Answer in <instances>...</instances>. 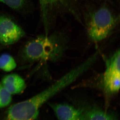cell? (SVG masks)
I'll list each match as a JSON object with an SVG mask.
<instances>
[{
  "mask_svg": "<svg viewBox=\"0 0 120 120\" xmlns=\"http://www.w3.org/2000/svg\"><path fill=\"white\" fill-rule=\"evenodd\" d=\"M59 35L40 36L28 42L24 47V56L31 61L55 60L61 55L64 49L62 38Z\"/></svg>",
  "mask_w": 120,
  "mask_h": 120,
  "instance_id": "cell-1",
  "label": "cell"
},
{
  "mask_svg": "<svg viewBox=\"0 0 120 120\" xmlns=\"http://www.w3.org/2000/svg\"><path fill=\"white\" fill-rule=\"evenodd\" d=\"M87 35L94 42L103 41L109 35L119 22L120 16L106 6L97 9L88 16Z\"/></svg>",
  "mask_w": 120,
  "mask_h": 120,
  "instance_id": "cell-2",
  "label": "cell"
},
{
  "mask_svg": "<svg viewBox=\"0 0 120 120\" xmlns=\"http://www.w3.org/2000/svg\"><path fill=\"white\" fill-rule=\"evenodd\" d=\"M57 92L52 85L31 98L15 104L9 109L4 120H36L41 106Z\"/></svg>",
  "mask_w": 120,
  "mask_h": 120,
  "instance_id": "cell-3",
  "label": "cell"
},
{
  "mask_svg": "<svg viewBox=\"0 0 120 120\" xmlns=\"http://www.w3.org/2000/svg\"><path fill=\"white\" fill-rule=\"evenodd\" d=\"M88 0H39L46 30H48L50 23L62 15H73L77 20L80 18V12L84 1ZM94 1V0H90Z\"/></svg>",
  "mask_w": 120,
  "mask_h": 120,
  "instance_id": "cell-4",
  "label": "cell"
},
{
  "mask_svg": "<svg viewBox=\"0 0 120 120\" xmlns=\"http://www.w3.org/2000/svg\"><path fill=\"white\" fill-rule=\"evenodd\" d=\"M103 75V88L107 95H112L119 90L120 85V51H116L106 61Z\"/></svg>",
  "mask_w": 120,
  "mask_h": 120,
  "instance_id": "cell-5",
  "label": "cell"
},
{
  "mask_svg": "<svg viewBox=\"0 0 120 120\" xmlns=\"http://www.w3.org/2000/svg\"><path fill=\"white\" fill-rule=\"evenodd\" d=\"M23 30L9 17L0 16V43L9 45L16 43L25 35Z\"/></svg>",
  "mask_w": 120,
  "mask_h": 120,
  "instance_id": "cell-6",
  "label": "cell"
},
{
  "mask_svg": "<svg viewBox=\"0 0 120 120\" xmlns=\"http://www.w3.org/2000/svg\"><path fill=\"white\" fill-rule=\"evenodd\" d=\"M58 120H86L83 110L69 104H50Z\"/></svg>",
  "mask_w": 120,
  "mask_h": 120,
  "instance_id": "cell-7",
  "label": "cell"
},
{
  "mask_svg": "<svg viewBox=\"0 0 120 120\" xmlns=\"http://www.w3.org/2000/svg\"><path fill=\"white\" fill-rule=\"evenodd\" d=\"M1 83L11 95L22 93L26 86L24 80L19 75L16 74L5 76Z\"/></svg>",
  "mask_w": 120,
  "mask_h": 120,
  "instance_id": "cell-8",
  "label": "cell"
},
{
  "mask_svg": "<svg viewBox=\"0 0 120 120\" xmlns=\"http://www.w3.org/2000/svg\"><path fill=\"white\" fill-rule=\"evenodd\" d=\"M86 120H117L115 115L97 107L86 112Z\"/></svg>",
  "mask_w": 120,
  "mask_h": 120,
  "instance_id": "cell-9",
  "label": "cell"
},
{
  "mask_svg": "<svg viewBox=\"0 0 120 120\" xmlns=\"http://www.w3.org/2000/svg\"><path fill=\"white\" fill-rule=\"evenodd\" d=\"M16 64L12 56L8 54H4L0 56V69L6 72L14 70Z\"/></svg>",
  "mask_w": 120,
  "mask_h": 120,
  "instance_id": "cell-10",
  "label": "cell"
},
{
  "mask_svg": "<svg viewBox=\"0 0 120 120\" xmlns=\"http://www.w3.org/2000/svg\"><path fill=\"white\" fill-rule=\"evenodd\" d=\"M28 0H0L9 8L16 11H22L26 8Z\"/></svg>",
  "mask_w": 120,
  "mask_h": 120,
  "instance_id": "cell-11",
  "label": "cell"
},
{
  "mask_svg": "<svg viewBox=\"0 0 120 120\" xmlns=\"http://www.w3.org/2000/svg\"><path fill=\"white\" fill-rule=\"evenodd\" d=\"M11 101V94L0 83V109L8 106Z\"/></svg>",
  "mask_w": 120,
  "mask_h": 120,
  "instance_id": "cell-12",
  "label": "cell"
}]
</instances>
